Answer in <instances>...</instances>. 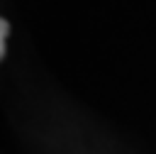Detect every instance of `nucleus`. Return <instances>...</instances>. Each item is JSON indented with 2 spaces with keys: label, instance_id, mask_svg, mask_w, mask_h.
<instances>
[{
  "label": "nucleus",
  "instance_id": "f257e3e1",
  "mask_svg": "<svg viewBox=\"0 0 156 154\" xmlns=\"http://www.w3.org/2000/svg\"><path fill=\"white\" fill-rule=\"evenodd\" d=\"M7 34H10V24L7 20L0 22V56H5V42H7Z\"/></svg>",
  "mask_w": 156,
  "mask_h": 154
}]
</instances>
